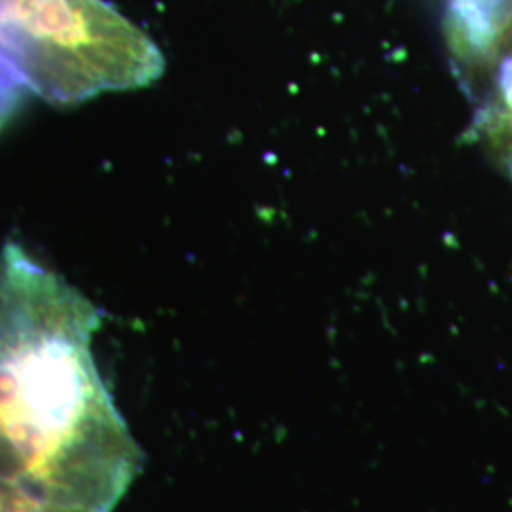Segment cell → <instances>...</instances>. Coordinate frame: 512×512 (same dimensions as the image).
<instances>
[{"mask_svg": "<svg viewBox=\"0 0 512 512\" xmlns=\"http://www.w3.org/2000/svg\"><path fill=\"white\" fill-rule=\"evenodd\" d=\"M101 313L16 241L0 249V488L112 512L141 450L93 357Z\"/></svg>", "mask_w": 512, "mask_h": 512, "instance_id": "6da1fadb", "label": "cell"}, {"mask_svg": "<svg viewBox=\"0 0 512 512\" xmlns=\"http://www.w3.org/2000/svg\"><path fill=\"white\" fill-rule=\"evenodd\" d=\"M78 8L80 0H0V95L31 93Z\"/></svg>", "mask_w": 512, "mask_h": 512, "instance_id": "7a4b0ae2", "label": "cell"}, {"mask_svg": "<svg viewBox=\"0 0 512 512\" xmlns=\"http://www.w3.org/2000/svg\"><path fill=\"white\" fill-rule=\"evenodd\" d=\"M459 42L471 55L494 52L511 21L512 0H452Z\"/></svg>", "mask_w": 512, "mask_h": 512, "instance_id": "3957f363", "label": "cell"}, {"mask_svg": "<svg viewBox=\"0 0 512 512\" xmlns=\"http://www.w3.org/2000/svg\"><path fill=\"white\" fill-rule=\"evenodd\" d=\"M482 128L512 175V55L499 69L492 99L482 114Z\"/></svg>", "mask_w": 512, "mask_h": 512, "instance_id": "277c9868", "label": "cell"}, {"mask_svg": "<svg viewBox=\"0 0 512 512\" xmlns=\"http://www.w3.org/2000/svg\"><path fill=\"white\" fill-rule=\"evenodd\" d=\"M0 512H93L86 509H73L44 503L33 497L12 492L8 488H0Z\"/></svg>", "mask_w": 512, "mask_h": 512, "instance_id": "5b68a950", "label": "cell"}]
</instances>
